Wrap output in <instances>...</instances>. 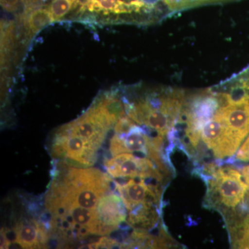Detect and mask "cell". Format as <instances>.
Listing matches in <instances>:
<instances>
[{
  "mask_svg": "<svg viewBox=\"0 0 249 249\" xmlns=\"http://www.w3.org/2000/svg\"><path fill=\"white\" fill-rule=\"evenodd\" d=\"M242 174L231 167L219 165L204 179L207 193L204 206L215 210L221 214L234 209L245 197L249 187Z\"/></svg>",
  "mask_w": 249,
  "mask_h": 249,
  "instance_id": "obj_1",
  "label": "cell"
},
{
  "mask_svg": "<svg viewBox=\"0 0 249 249\" xmlns=\"http://www.w3.org/2000/svg\"><path fill=\"white\" fill-rule=\"evenodd\" d=\"M108 174L114 178H154L163 182L165 173L148 157L123 153L105 161Z\"/></svg>",
  "mask_w": 249,
  "mask_h": 249,
  "instance_id": "obj_2",
  "label": "cell"
},
{
  "mask_svg": "<svg viewBox=\"0 0 249 249\" xmlns=\"http://www.w3.org/2000/svg\"><path fill=\"white\" fill-rule=\"evenodd\" d=\"M201 139L204 145L213 152L217 160H230L241 145L228 128L218 110L204 124L201 129Z\"/></svg>",
  "mask_w": 249,
  "mask_h": 249,
  "instance_id": "obj_3",
  "label": "cell"
},
{
  "mask_svg": "<svg viewBox=\"0 0 249 249\" xmlns=\"http://www.w3.org/2000/svg\"><path fill=\"white\" fill-rule=\"evenodd\" d=\"M116 191L119 193L127 211L139 204L153 202L160 205L162 191L160 183L142 178H114Z\"/></svg>",
  "mask_w": 249,
  "mask_h": 249,
  "instance_id": "obj_4",
  "label": "cell"
},
{
  "mask_svg": "<svg viewBox=\"0 0 249 249\" xmlns=\"http://www.w3.org/2000/svg\"><path fill=\"white\" fill-rule=\"evenodd\" d=\"M125 206L120 196L109 193L103 196L98 203V218L107 235L118 230L127 219Z\"/></svg>",
  "mask_w": 249,
  "mask_h": 249,
  "instance_id": "obj_5",
  "label": "cell"
},
{
  "mask_svg": "<svg viewBox=\"0 0 249 249\" xmlns=\"http://www.w3.org/2000/svg\"><path fill=\"white\" fill-rule=\"evenodd\" d=\"M218 111L232 135L242 143L249 134V96L243 102L219 107Z\"/></svg>",
  "mask_w": 249,
  "mask_h": 249,
  "instance_id": "obj_6",
  "label": "cell"
},
{
  "mask_svg": "<svg viewBox=\"0 0 249 249\" xmlns=\"http://www.w3.org/2000/svg\"><path fill=\"white\" fill-rule=\"evenodd\" d=\"M16 234V245L23 249L43 248L49 240L47 229L34 220H22L16 223L14 228Z\"/></svg>",
  "mask_w": 249,
  "mask_h": 249,
  "instance_id": "obj_7",
  "label": "cell"
},
{
  "mask_svg": "<svg viewBox=\"0 0 249 249\" xmlns=\"http://www.w3.org/2000/svg\"><path fill=\"white\" fill-rule=\"evenodd\" d=\"M160 205L153 202H145L139 204L127 211V224L130 227L139 230L149 231L156 228L160 222Z\"/></svg>",
  "mask_w": 249,
  "mask_h": 249,
  "instance_id": "obj_8",
  "label": "cell"
},
{
  "mask_svg": "<svg viewBox=\"0 0 249 249\" xmlns=\"http://www.w3.org/2000/svg\"><path fill=\"white\" fill-rule=\"evenodd\" d=\"M53 21L55 20L50 9H39L32 11L29 15L27 27L31 34H35Z\"/></svg>",
  "mask_w": 249,
  "mask_h": 249,
  "instance_id": "obj_9",
  "label": "cell"
},
{
  "mask_svg": "<svg viewBox=\"0 0 249 249\" xmlns=\"http://www.w3.org/2000/svg\"><path fill=\"white\" fill-rule=\"evenodd\" d=\"M77 5L78 4L76 0H53L49 9L54 20L57 21L65 17L71 10L76 8Z\"/></svg>",
  "mask_w": 249,
  "mask_h": 249,
  "instance_id": "obj_10",
  "label": "cell"
},
{
  "mask_svg": "<svg viewBox=\"0 0 249 249\" xmlns=\"http://www.w3.org/2000/svg\"><path fill=\"white\" fill-rule=\"evenodd\" d=\"M236 159L244 161H248L249 160V136L245 142H244L242 147L239 149L237 155H236Z\"/></svg>",
  "mask_w": 249,
  "mask_h": 249,
  "instance_id": "obj_11",
  "label": "cell"
},
{
  "mask_svg": "<svg viewBox=\"0 0 249 249\" xmlns=\"http://www.w3.org/2000/svg\"><path fill=\"white\" fill-rule=\"evenodd\" d=\"M98 4L102 11H107L113 12L117 6L118 0H98Z\"/></svg>",
  "mask_w": 249,
  "mask_h": 249,
  "instance_id": "obj_12",
  "label": "cell"
},
{
  "mask_svg": "<svg viewBox=\"0 0 249 249\" xmlns=\"http://www.w3.org/2000/svg\"><path fill=\"white\" fill-rule=\"evenodd\" d=\"M237 83L242 85L249 92V69L242 74Z\"/></svg>",
  "mask_w": 249,
  "mask_h": 249,
  "instance_id": "obj_13",
  "label": "cell"
},
{
  "mask_svg": "<svg viewBox=\"0 0 249 249\" xmlns=\"http://www.w3.org/2000/svg\"><path fill=\"white\" fill-rule=\"evenodd\" d=\"M18 0H1V5L8 11H14Z\"/></svg>",
  "mask_w": 249,
  "mask_h": 249,
  "instance_id": "obj_14",
  "label": "cell"
},
{
  "mask_svg": "<svg viewBox=\"0 0 249 249\" xmlns=\"http://www.w3.org/2000/svg\"><path fill=\"white\" fill-rule=\"evenodd\" d=\"M78 5H80L81 9L85 10L88 4H89V0H76Z\"/></svg>",
  "mask_w": 249,
  "mask_h": 249,
  "instance_id": "obj_15",
  "label": "cell"
}]
</instances>
